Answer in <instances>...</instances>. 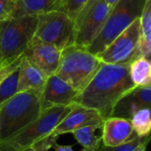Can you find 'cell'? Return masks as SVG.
I'll return each instance as SVG.
<instances>
[{
	"label": "cell",
	"instance_id": "18",
	"mask_svg": "<svg viewBox=\"0 0 151 151\" xmlns=\"http://www.w3.org/2000/svg\"><path fill=\"white\" fill-rule=\"evenodd\" d=\"M130 78L135 87H148L151 84V63L150 58H138L129 64Z\"/></svg>",
	"mask_w": 151,
	"mask_h": 151
},
{
	"label": "cell",
	"instance_id": "1",
	"mask_svg": "<svg viewBox=\"0 0 151 151\" xmlns=\"http://www.w3.org/2000/svg\"><path fill=\"white\" fill-rule=\"evenodd\" d=\"M134 88L130 78L129 64L103 63L73 103L97 111L105 120L110 118L119 100Z\"/></svg>",
	"mask_w": 151,
	"mask_h": 151
},
{
	"label": "cell",
	"instance_id": "4",
	"mask_svg": "<svg viewBox=\"0 0 151 151\" xmlns=\"http://www.w3.org/2000/svg\"><path fill=\"white\" fill-rule=\"evenodd\" d=\"M69 106H51L42 111L39 118L4 141L0 151H24L47 137L71 111Z\"/></svg>",
	"mask_w": 151,
	"mask_h": 151
},
{
	"label": "cell",
	"instance_id": "24",
	"mask_svg": "<svg viewBox=\"0 0 151 151\" xmlns=\"http://www.w3.org/2000/svg\"><path fill=\"white\" fill-rule=\"evenodd\" d=\"M22 57H23V55L14 60L5 61V62H2L0 64V84L10 74H12L14 71H16L19 67Z\"/></svg>",
	"mask_w": 151,
	"mask_h": 151
},
{
	"label": "cell",
	"instance_id": "28",
	"mask_svg": "<svg viewBox=\"0 0 151 151\" xmlns=\"http://www.w3.org/2000/svg\"><path fill=\"white\" fill-rule=\"evenodd\" d=\"M106 4H110V5H111V6H114L115 4H116V3L119 1V0H104Z\"/></svg>",
	"mask_w": 151,
	"mask_h": 151
},
{
	"label": "cell",
	"instance_id": "14",
	"mask_svg": "<svg viewBox=\"0 0 151 151\" xmlns=\"http://www.w3.org/2000/svg\"><path fill=\"white\" fill-rule=\"evenodd\" d=\"M137 134L134 133L130 120L120 118H108L102 127V144L105 147H116L124 144Z\"/></svg>",
	"mask_w": 151,
	"mask_h": 151
},
{
	"label": "cell",
	"instance_id": "2",
	"mask_svg": "<svg viewBox=\"0 0 151 151\" xmlns=\"http://www.w3.org/2000/svg\"><path fill=\"white\" fill-rule=\"evenodd\" d=\"M41 94L19 92L0 105V141H4L36 120L42 113Z\"/></svg>",
	"mask_w": 151,
	"mask_h": 151
},
{
	"label": "cell",
	"instance_id": "19",
	"mask_svg": "<svg viewBox=\"0 0 151 151\" xmlns=\"http://www.w3.org/2000/svg\"><path fill=\"white\" fill-rule=\"evenodd\" d=\"M102 127L103 126H88L79 128L72 134L83 149L96 151L102 143V134L97 136L96 132Z\"/></svg>",
	"mask_w": 151,
	"mask_h": 151
},
{
	"label": "cell",
	"instance_id": "11",
	"mask_svg": "<svg viewBox=\"0 0 151 151\" xmlns=\"http://www.w3.org/2000/svg\"><path fill=\"white\" fill-rule=\"evenodd\" d=\"M61 50L57 47L32 39L23 57L42 71L47 77L56 73L58 67Z\"/></svg>",
	"mask_w": 151,
	"mask_h": 151
},
{
	"label": "cell",
	"instance_id": "25",
	"mask_svg": "<svg viewBox=\"0 0 151 151\" xmlns=\"http://www.w3.org/2000/svg\"><path fill=\"white\" fill-rule=\"evenodd\" d=\"M17 0H0V22L13 18Z\"/></svg>",
	"mask_w": 151,
	"mask_h": 151
},
{
	"label": "cell",
	"instance_id": "26",
	"mask_svg": "<svg viewBox=\"0 0 151 151\" xmlns=\"http://www.w3.org/2000/svg\"><path fill=\"white\" fill-rule=\"evenodd\" d=\"M100 1H102V0H88L87 1V4H86V5H85V7L83 8V10L81 12V13L79 14V16H78V18L76 19V20H75V26H76V28H77V27H78V25L80 24V22L82 20V19L87 15V13L96 4H98Z\"/></svg>",
	"mask_w": 151,
	"mask_h": 151
},
{
	"label": "cell",
	"instance_id": "20",
	"mask_svg": "<svg viewBox=\"0 0 151 151\" xmlns=\"http://www.w3.org/2000/svg\"><path fill=\"white\" fill-rule=\"evenodd\" d=\"M130 122L137 136H149L151 130L150 108H142L137 111L130 119Z\"/></svg>",
	"mask_w": 151,
	"mask_h": 151
},
{
	"label": "cell",
	"instance_id": "9",
	"mask_svg": "<svg viewBox=\"0 0 151 151\" xmlns=\"http://www.w3.org/2000/svg\"><path fill=\"white\" fill-rule=\"evenodd\" d=\"M112 7L104 0L96 4L78 25L74 44L88 49L104 28Z\"/></svg>",
	"mask_w": 151,
	"mask_h": 151
},
{
	"label": "cell",
	"instance_id": "16",
	"mask_svg": "<svg viewBox=\"0 0 151 151\" xmlns=\"http://www.w3.org/2000/svg\"><path fill=\"white\" fill-rule=\"evenodd\" d=\"M151 53V0H146L140 17V35L135 59L138 58H150Z\"/></svg>",
	"mask_w": 151,
	"mask_h": 151
},
{
	"label": "cell",
	"instance_id": "10",
	"mask_svg": "<svg viewBox=\"0 0 151 151\" xmlns=\"http://www.w3.org/2000/svg\"><path fill=\"white\" fill-rule=\"evenodd\" d=\"M71 111L50 134L52 137L58 138L61 134L73 133L88 126L104 125V119L97 111L74 103L71 104Z\"/></svg>",
	"mask_w": 151,
	"mask_h": 151
},
{
	"label": "cell",
	"instance_id": "6",
	"mask_svg": "<svg viewBox=\"0 0 151 151\" xmlns=\"http://www.w3.org/2000/svg\"><path fill=\"white\" fill-rule=\"evenodd\" d=\"M37 15L12 18L2 22L0 29L1 63L21 57L28 48L36 29Z\"/></svg>",
	"mask_w": 151,
	"mask_h": 151
},
{
	"label": "cell",
	"instance_id": "3",
	"mask_svg": "<svg viewBox=\"0 0 151 151\" xmlns=\"http://www.w3.org/2000/svg\"><path fill=\"white\" fill-rule=\"evenodd\" d=\"M103 62L87 48L76 44L61 50L56 75L81 92L97 73Z\"/></svg>",
	"mask_w": 151,
	"mask_h": 151
},
{
	"label": "cell",
	"instance_id": "22",
	"mask_svg": "<svg viewBox=\"0 0 151 151\" xmlns=\"http://www.w3.org/2000/svg\"><path fill=\"white\" fill-rule=\"evenodd\" d=\"M88 0H59L57 11L65 13L74 22L83 10Z\"/></svg>",
	"mask_w": 151,
	"mask_h": 151
},
{
	"label": "cell",
	"instance_id": "27",
	"mask_svg": "<svg viewBox=\"0 0 151 151\" xmlns=\"http://www.w3.org/2000/svg\"><path fill=\"white\" fill-rule=\"evenodd\" d=\"M51 148H53L55 151H74L73 150L72 146H63V145H59L57 143V140L53 141L51 143Z\"/></svg>",
	"mask_w": 151,
	"mask_h": 151
},
{
	"label": "cell",
	"instance_id": "15",
	"mask_svg": "<svg viewBox=\"0 0 151 151\" xmlns=\"http://www.w3.org/2000/svg\"><path fill=\"white\" fill-rule=\"evenodd\" d=\"M47 78L48 77L42 71L22 57L19 67L18 93L27 90L42 92Z\"/></svg>",
	"mask_w": 151,
	"mask_h": 151
},
{
	"label": "cell",
	"instance_id": "32",
	"mask_svg": "<svg viewBox=\"0 0 151 151\" xmlns=\"http://www.w3.org/2000/svg\"><path fill=\"white\" fill-rule=\"evenodd\" d=\"M81 151H94V150H86V149H83Z\"/></svg>",
	"mask_w": 151,
	"mask_h": 151
},
{
	"label": "cell",
	"instance_id": "23",
	"mask_svg": "<svg viewBox=\"0 0 151 151\" xmlns=\"http://www.w3.org/2000/svg\"><path fill=\"white\" fill-rule=\"evenodd\" d=\"M150 141V137H139L132 139L131 141L116 147H105L102 143L96 151H137L142 146L147 145Z\"/></svg>",
	"mask_w": 151,
	"mask_h": 151
},
{
	"label": "cell",
	"instance_id": "5",
	"mask_svg": "<svg viewBox=\"0 0 151 151\" xmlns=\"http://www.w3.org/2000/svg\"><path fill=\"white\" fill-rule=\"evenodd\" d=\"M145 3L146 0H119L112 7L104 28L88 47V50L99 56L119 34L141 17Z\"/></svg>",
	"mask_w": 151,
	"mask_h": 151
},
{
	"label": "cell",
	"instance_id": "8",
	"mask_svg": "<svg viewBox=\"0 0 151 151\" xmlns=\"http://www.w3.org/2000/svg\"><path fill=\"white\" fill-rule=\"evenodd\" d=\"M139 35L140 18L119 34L97 57L104 64H130L135 59Z\"/></svg>",
	"mask_w": 151,
	"mask_h": 151
},
{
	"label": "cell",
	"instance_id": "17",
	"mask_svg": "<svg viewBox=\"0 0 151 151\" xmlns=\"http://www.w3.org/2000/svg\"><path fill=\"white\" fill-rule=\"evenodd\" d=\"M58 3L59 0H17L13 18L57 11Z\"/></svg>",
	"mask_w": 151,
	"mask_h": 151
},
{
	"label": "cell",
	"instance_id": "12",
	"mask_svg": "<svg viewBox=\"0 0 151 151\" xmlns=\"http://www.w3.org/2000/svg\"><path fill=\"white\" fill-rule=\"evenodd\" d=\"M79 91L53 74L47 78L41 94L42 111L51 106H69L73 104Z\"/></svg>",
	"mask_w": 151,
	"mask_h": 151
},
{
	"label": "cell",
	"instance_id": "13",
	"mask_svg": "<svg viewBox=\"0 0 151 151\" xmlns=\"http://www.w3.org/2000/svg\"><path fill=\"white\" fill-rule=\"evenodd\" d=\"M151 87H135L121 97L111 113L112 118L130 120L134 114L142 108H150Z\"/></svg>",
	"mask_w": 151,
	"mask_h": 151
},
{
	"label": "cell",
	"instance_id": "31",
	"mask_svg": "<svg viewBox=\"0 0 151 151\" xmlns=\"http://www.w3.org/2000/svg\"><path fill=\"white\" fill-rule=\"evenodd\" d=\"M1 26H2V22H0V29H1ZM0 64H1V51H0Z\"/></svg>",
	"mask_w": 151,
	"mask_h": 151
},
{
	"label": "cell",
	"instance_id": "7",
	"mask_svg": "<svg viewBox=\"0 0 151 151\" xmlns=\"http://www.w3.org/2000/svg\"><path fill=\"white\" fill-rule=\"evenodd\" d=\"M75 22L60 11H50L37 15L34 39L63 50L74 44Z\"/></svg>",
	"mask_w": 151,
	"mask_h": 151
},
{
	"label": "cell",
	"instance_id": "21",
	"mask_svg": "<svg viewBox=\"0 0 151 151\" xmlns=\"http://www.w3.org/2000/svg\"><path fill=\"white\" fill-rule=\"evenodd\" d=\"M19 68L0 84V105L18 93Z\"/></svg>",
	"mask_w": 151,
	"mask_h": 151
},
{
	"label": "cell",
	"instance_id": "29",
	"mask_svg": "<svg viewBox=\"0 0 151 151\" xmlns=\"http://www.w3.org/2000/svg\"><path fill=\"white\" fill-rule=\"evenodd\" d=\"M146 146L147 145H143V146H142L139 150L137 151H146Z\"/></svg>",
	"mask_w": 151,
	"mask_h": 151
},
{
	"label": "cell",
	"instance_id": "30",
	"mask_svg": "<svg viewBox=\"0 0 151 151\" xmlns=\"http://www.w3.org/2000/svg\"><path fill=\"white\" fill-rule=\"evenodd\" d=\"M24 151H35V150H34L32 147H30V148H28L27 150H24Z\"/></svg>",
	"mask_w": 151,
	"mask_h": 151
}]
</instances>
